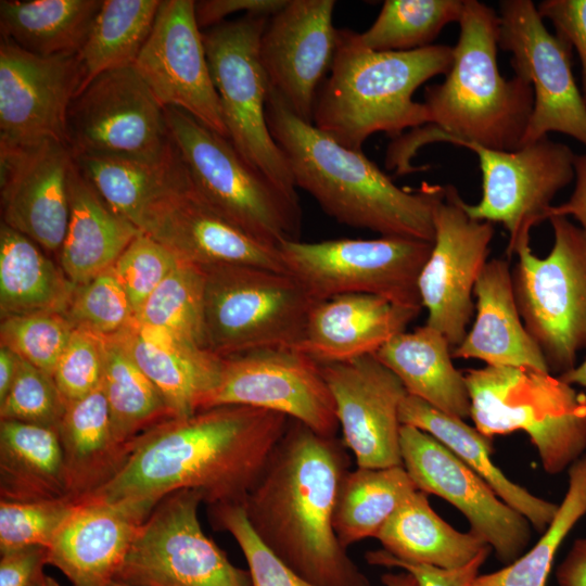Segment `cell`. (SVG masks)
<instances>
[{
    "label": "cell",
    "instance_id": "obj_1",
    "mask_svg": "<svg viewBox=\"0 0 586 586\" xmlns=\"http://www.w3.org/2000/svg\"><path fill=\"white\" fill-rule=\"evenodd\" d=\"M290 421L242 405L169 419L140 435L120 471L88 497L146 517L163 498L182 489L198 492L208 506L242 505Z\"/></svg>",
    "mask_w": 586,
    "mask_h": 586
},
{
    "label": "cell",
    "instance_id": "obj_2",
    "mask_svg": "<svg viewBox=\"0 0 586 586\" xmlns=\"http://www.w3.org/2000/svg\"><path fill=\"white\" fill-rule=\"evenodd\" d=\"M346 449L336 436L291 420L242 504L260 542L316 586H371L333 527Z\"/></svg>",
    "mask_w": 586,
    "mask_h": 586
},
{
    "label": "cell",
    "instance_id": "obj_3",
    "mask_svg": "<svg viewBox=\"0 0 586 586\" xmlns=\"http://www.w3.org/2000/svg\"><path fill=\"white\" fill-rule=\"evenodd\" d=\"M266 119L296 188L309 193L337 222L381 237L434 241V212L445 186L397 187L362 150L348 149L293 113L270 88Z\"/></svg>",
    "mask_w": 586,
    "mask_h": 586
},
{
    "label": "cell",
    "instance_id": "obj_4",
    "mask_svg": "<svg viewBox=\"0 0 586 586\" xmlns=\"http://www.w3.org/2000/svg\"><path fill=\"white\" fill-rule=\"evenodd\" d=\"M453 47V63L442 84L425 88L430 123L399 138L408 157L433 142L513 151L522 146L532 114L533 88L524 78L501 76L497 51L499 14L477 0H464Z\"/></svg>",
    "mask_w": 586,
    "mask_h": 586
},
{
    "label": "cell",
    "instance_id": "obj_5",
    "mask_svg": "<svg viewBox=\"0 0 586 586\" xmlns=\"http://www.w3.org/2000/svg\"><path fill=\"white\" fill-rule=\"evenodd\" d=\"M356 31L337 29V44L329 76L316 99L313 124L342 145L361 150L375 132L393 139L430 123L416 90L437 75H446L454 49L432 44L410 51H373L362 47Z\"/></svg>",
    "mask_w": 586,
    "mask_h": 586
},
{
    "label": "cell",
    "instance_id": "obj_6",
    "mask_svg": "<svg viewBox=\"0 0 586 586\" xmlns=\"http://www.w3.org/2000/svg\"><path fill=\"white\" fill-rule=\"evenodd\" d=\"M470 418L485 436L524 432L544 470L558 474L586 450V394L551 372L485 366L464 373Z\"/></svg>",
    "mask_w": 586,
    "mask_h": 586
},
{
    "label": "cell",
    "instance_id": "obj_7",
    "mask_svg": "<svg viewBox=\"0 0 586 586\" xmlns=\"http://www.w3.org/2000/svg\"><path fill=\"white\" fill-rule=\"evenodd\" d=\"M165 116L193 187L216 212L270 247L300 240L298 199L251 166L228 138L188 113L165 107Z\"/></svg>",
    "mask_w": 586,
    "mask_h": 586
},
{
    "label": "cell",
    "instance_id": "obj_8",
    "mask_svg": "<svg viewBox=\"0 0 586 586\" xmlns=\"http://www.w3.org/2000/svg\"><path fill=\"white\" fill-rule=\"evenodd\" d=\"M202 267V326L207 351L228 357L263 348L297 347L317 301L294 276L250 265Z\"/></svg>",
    "mask_w": 586,
    "mask_h": 586
},
{
    "label": "cell",
    "instance_id": "obj_9",
    "mask_svg": "<svg viewBox=\"0 0 586 586\" xmlns=\"http://www.w3.org/2000/svg\"><path fill=\"white\" fill-rule=\"evenodd\" d=\"M553 244L536 256L530 239L517 247L512 283L520 316L551 373L576 366L586 348V232L568 217L549 218Z\"/></svg>",
    "mask_w": 586,
    "mask_h": 586
},
{
    "label": "cell",
    "instance_id": "obj_10",
    "mask_svg": "<svg viewBox=\"0 0 586 586\" xmlns=\"http://www.w3.org/2000/svg\"><path fill=\"white\" fill-rule=\"evenodd\" d=\"M269 18L242 15L203 30V42L230 142L280 189L298 199L294 178L266 119L270 84L259 55Z\"/></svg>",
    "mask_w": 586,
    "mask_h": 586
},
{
    "label": "cell",
    "instance_id": "obj_11",
    "mask_svg": "<svg viewBox=\"0 0 586 586\" xmlns=\"http://www.w3.org/2000/svg\"><path fill=\"white\" fill-rule=\"evenodd\" d=\"M433 242L402 237L285 241L279 251L289 273L319 302L342 294H371L422 309L420 272Z\"/></svg>",
    "mask_w": 586,
    "mask_h": 586
},
{
    "label": "cell",
    "instance_id": "obj_12",
    "mask_svg": "<svg viewBox=\"0 0 586 586\" xmlns=\"http://www.w3.org/2000/svg\"><path fill=\"white\" fill-rule=\"evenodd\" d=\"M198 492L163 498L140 526L115 579L130 586H252L203 532Z\"/></svg>",
    "mask_w": 586,
    "mask_h": 586
},
{
    "label": "cell",
    "instance_id": "obj_13",
    "mask_svg": "<svg viewBox=\"0 0 586 586\" xmlns=\"http://www.w3.org/2000/svg\"><path fill=\"white\" fill-rule=\"evenodd\" d=\"M66 143L74 156L111 155L158 161L171 153L165 107L133 66L104 72L68 110Z\"/></svg>",
    "mask_w": 586,
    "mask_h": 586
},
{
    "label": "cell",
    "instance_id": "obj_14",
    "mask_svg": "<svg viewBox=\"0 0 586 586\" xmlns=\"http://www.w3.org/2000/svg\"><path fill=\"white\" fill-rule=\"evenodd\" d=\"M498 46L511 54L514 75L533 88L522 145L555 131L586 146V102L572 72V47L546 28L533 1H500Z\"/></svg>",
    "mask_w": 586,
    "mask_h": 586
},
{
    "label": "cell",
    "instance_id": "obj_15",
    "mask_svg": "<svg viewBox=\"0 0 586 586\" xmlns=\"http://www.w3.org/2000/svg\"><path fill=\"white\" fill-rule=\"evenodd\" d=\"M461 146L477 155L482 171V198L476 204L464 202V209L474 219L504 226L510 258L531 229L548 219L556 195L574 180L575 153L548 136L513 151Z\"/></svg>",
    "mask_w": 586,
    "mask_h": 586
},
{
    "label": "cell",
    "instance_id": "obj_16",
    "mask_svg": "<svg viewBox=\"0 0 586 586\" xmlns=\"http://www.w3.org/2000/svg\"><path fill=\"white\" fill-rule=\"evenodd\" d=\"M221 405L278 412L323 436L334 437L340 429L320 364L297 348H263L221 357L217 384L202 409Z\"/></svg>",
    "mask_w": 586,
    "mask_h": 586
},
{
    "label": "cell",
    "instance_id": "obj_17",
    "mask_svg": "<svg viewBox=\"0 0 586 586\" xmlns=\"http://www.w3.org/2000/svg\"><path fill=\"white\" fill-rule=\"evenodd\" d=\"M458 190L445 186V196L434 212L435 235L431 254L418 280L428 326L438 330L450 346L468 333L475 304L476 280L487 263L494 224L468 215Z\"/></svg>",
    "mask_w": 586,
    "mask_h": 586
},
{
    "label": "cell",
    "instance_id": "obj_18",
    "mask_svg": "<svg viewBox=\"0 0 586 586\" xmlns=\"http://www.w3.org/2000/svg\"><path fill=\"white\" fill-rule=\"evenodd\" d=\"M400 454L417 488L456 507L469 521L470 532L483 539L500 562L507 565L524 553L532 536L528 520L446 446L429 433L403 424Z\"/></svg>",
    "mask_w": 586,
    "mask_h": 586
},
{
    "label": "cell",
    "instance_id": "obj_19",
    "mask_svg": "<svg viewBox=\"0 0 586 586\" xmlns=\"http://www.w3.org/2000/svg\"><path fill=\"white\" fill-rule=\"evenodd\" d=\"M132 66L164 107L179 109L229 139L193 0H162Z\"/></svg>",
    "mask_w": 586,
    "mask_h": 586
},
{
    "label": "cell",
    "instance_id": "obj_20",
    "mask_svg": "<svg viewBox=\"0 0 586 586\" xmlns=\"http://www.w3.org/2000/svg\"><path fill=\"white\" fill-rule=\"evenodd\" d=\"M81 86L78 53L41 56L0 40V143H66L68 110Z\"/></svg>",
    "mask_w": 586,
    "mask_h": 586
},
{
    "label": "cell",
    "instance_id": "obj_21",
    "mask_svg": "<svg viewBox=\"0 0 586 586\" xmlns=\"http://www.w3.org/2000/svg\"><path fill=\"white\" fill-rule=\"evenodd\" d=\"M320 366L357 467L403 466L399 408L408 393L400 380L375 355Z\"/></svg>",
    "mask_w": 586,
    "mask_h": 586
},
{
    "label": "cell",
    "instance_id": "obj_22",
    "mask_svg": "<svg viewBox=\"0 0 586 586\" xmlns=\"http://www.w3.org/2000/svg\"><path fill=\"white\" fill-rule=\"evenodd\" d=\"M334 7V0H288L269 18L260 38L259 55L270 88L309 124L336 51Z\"/></svg>",
    "mask_w": 586,
    "mask_h": 586
},
{
    "label": "cell",
    "instance_id": "obj_23",
    "mask_svg": "<svg viewBox=\"0 0 586 586\" xmlns=\"http://www.w3.org/2000/svg\"><path fill=\"white\" fill-rule=\"evenodd\" d=\"M73 165L74 155L62 141L0 143L2 222L48 251H61L69 221Z\"/></svg>",
    "mask_w": 586,
    "mask_h": 586
},
{
    "label": "cell",
    "instance_id": "obj_24",
    "mask_svg": "<svg viewBox=\"0 0 586 586\" xmlns=\"http://www.w3.org/2000/svg\"><path fill=\"white\" fill-rule=\"evenodd\" d=\"M138 229L178 258L200 266L250 265L286 271L278 249L258 242L216 212L190 176L144 209Z\"/></svg>",
    "mask_w": 586,
    "mask_h": 586
},
{
    "label": "cell",
    "instance_id": "obj_25",
    "mask_svg": "<svg viewBox=\"0 0 586 586\" xmlns=\"http://www.w3.org/2000/svg\"><path fill=\"white\" fill-rule=\"evenodd\" d=\"M146 518L125 505L93 497L77 500L47 548V564L72 586H107Z\"/></svg>",
    "mask_w": 586,
    "mask_h": 586
},
{
    "label": "cell",
    "instance_id": "obj_26",
    "mask_svg": "<svg viewBox=\"0 0 586 586\" xmlns=\"http://www.w3.org/2000/svg\"><path fill=\"white\" fill-rule=\"evenodd\" d=\"M420 311L371 294L336 295L316 302L296 348L319 364L374 355Z\"/></svg>",
    "mask_w": 586,
    "mask_h": 586
},
{
    "label": "cell",
    "instance_id": "obj_27",
    "mask_svg": "<svg viewBox=\"0 0 586 586\" xmlns=\"http://www.w3.org/2000/svg\"><path fill=\"white\" fill-rule=\"evenodd\" d=\"M476 316L454 358L479 359L486 366L526 367L550 372L519 313L509 260H487L475 286Z\"/></svg>",
    "mask_w": 586,
    "mask_h": 586
},
{
    "label": "cell",
    "instance_id": "obj_28",
    "mask_svg": "<svg viewBox=\"0 0 586 586\" xmlns=\"http://www.w3.org/2000/svg\"><path fill=\"white\" fill-rule=\"evenodd\" d=\"M68 496L81 500L106 485L125 464L135 440L114 433L102 387L66 405L59 424Z\"/></svg>",
    "mask_w": 586,
    "mask_h": 586
},
{
    "label": "cell",
    "instance_id": "obj_29",
    "mask_svg": "<svg viewBox=\"0 0 586 586\" xmlns=\"http://www.w3.org/2000/svg\"><path fill=\"white\" fill-rule=\"evenodd\" d=\"M69 221L61 247L63 273L81 285L112 268L141 232L101 199L77 168L68 179Z\"/></svg>",
    "mask_w": 586,
    "mask_h": 586
},
{
    "label": "cell",
    "instance_id": "obj_30",
    "mask_svg": "<svg viewBox=\"0 0 586 586\" xmlns=\"http://www.w3.org/2000/svg\"><path fill=\"white\" fill-rule=\"evenodd\" d=\"M402 424L422 430L454 453L479 474L510 507L544 533L558 511V504L539 498L509 480L494 463L493 438L483 435L463 419L447 415L426 402L407 394L399 408Z\"/></svg>",
    "mask_w": 586,
    "mask_h": 586
},
{
    "label": "cell",
    "instance_id": "obj_31",
    "mask_svg": "<svg viewBox=\"0 0 586 586\" xmlns=\"http://www.w3.org/2000/svg\"><path fill=\"white\" fill-rule=\"evenodd\" d=\"M451 346L438 330L424 324L402 332L374 355L403 383L409 395L460 418L470 417L466 378L453 364Z\"/></svg>",
    "mask_w": 586,
    "mask_h": 586
},
{
    "label": "cell",
    "instance_id": "obj_32",
    "mask_svg": "<svg viewBox=\"0 0 586 586\" xmlns=\"http://www.w3.org/2000/svg\"><path fill=\"white\" fill-rule=\"evenodd\" d=\"M0 497L14 502L69 498L59 426L1 420Z\"/></svg>",
    "mask_w": 586,
    "mask_h": 586
},
{
    "label": "cell",
    "instance_id": "obj_33",
    "mask_svg": "<svg viewBox=\"0 0 586 586\" xmlns=\"http://www.w3.org/2000/svg\"><path fill=\"white\" fill-rule=\"evenodd\" d=\"M383 550L404 562L454 570L491 548L471 532L461 533L430 506L428 494L415 491L375 537Z\"/></svg>",
    "mask_w": 586,
    "mask_h": 586
},
{
    "label": "cell",
    "instance_id": "obj_34",
    "mask_svg": "<svg viewBox=\"0 0 586 586\" xmlns=\"http://www.w3.org/2000/svg\"><path fill=\"white\" fill-rule=\"evenodd\" d=\"M76 286L28 237L1 222L0 309L8 318L67 309Z\"/></svg>",
    "mask_w": 586,
    "mask_h": 586
},
{
    "label": "cell",
    "instance_id": "obj_35",
    "mask_svg": "<svg viewBox=\"0 0 586 586\" xmlns=\"http://www.w3.org/2000/svg\"><path fill=\"white\" fill-rule=\"evenodd\" d=\"M74 161L110 208L137 228L152 202L189 179L176 146L158 161L111 155H77Z\"/></svg>",
    "mask_w": 586,
    "mask_h": 586
},
{
    "label": "cell",
    "instance_id": "obj_36",
    "mask_svg": "<svg viewBox=\"0 0 586 586\" xmlns=\"http://www.w3.org/2000/svg\"><path fill=\"white\" fill-rule=\"evenodd\" d=\"M103 0H1L0 33L41 56L78 53Z\"/></svg>",
    "mask_w": 586,
    "mask_h": 586
},
{
    "label": "cell",
    "instance_id": "obj_37",
    "mask_svg": "<svg viewBox=\"0 0 586 586\" xmlns=\"http://www.w3.org/2000/svg\"><path fill=\"white\" fill-rule=\"evenodd\" d=\"M140 369L157 387L175 418L201 410L217 384L221 357L182 341L171 349L143 342L130 324L116 333Z\"/></svg>",
    "mask_w": 586,
    "mask_h": 586
},
{
    "label": "cell",
    "instance_id": "obj_38",
    "mask_svg": "<svg viewBox=\"0 0 586 586\" xmlns=\"http://www.w3.org/2000/svg\"><path fill=\"white\" fill-rule=\"evenodd\" d=\"M417 486L404 466L348 470L339 487L333 527L344 548L375 538Z\"/></svg>",
    "mask_w": 586,
    "mask_h": 586
},
{
    "label": "cell",
    "instance_id": "obj_39",
    "mask_svg": "<svg viewBox=\"0 0 586 586\" xmlns=\"http://www.w3.org/2000/svg\"><path fill=\"white\" fill-rule=\"evenodd\" d=\"M102 387L115 435L131 443L175 418L164 397L116 335L104 336Z\"/></svg>",
    "mask_w": 586,
    "mask_h": 586
},
{
    "label": "cell",
    "instance_id": "obj_40",
    "mask_svg": "<svg viewBox=\"0 0 586 586\" xmlns=\"http://www.w3.org/2000/svg\"><path fill=\"white\" fill-rule=\"evenodd\" d=\"M161 2L103 0L78 52L81 68L79 91L104 72L135 64L152 31Z\"/></svg>",
    "mask_w": 586,
    "mask_h": 586
},
{
    "label": "cell",
    "instance_id": "obj_41",
    "mask_svg": "<svg viewBox=\"0 0 586 586\" xmlns=\"http://www.w3.org/2000/svg\"><path fill=\"white\" fill-rule=\"evenodd\" d=\"M568 474L564 498L537 543L502 569L479 574L470 586H547L558 549L586 515V454L569 467Z\"/></svg>",
    "mask_w": 586,
    "mask_h": 586
},
{
    "label": "cell",
    "instance_id": "obj_42",
    "mask_svg": "<svg viewBox=\"0 0 586 586\" xmlns=\"http://www.w3.org/2000/svg\"><path fill=\"white\" fill-rule=\"evenodd\" d=\"M464 0H385L373 24L356 40L373 51H410L432 46L442 29L459 22Z\"/></svg>",
    "mask_w": 586,
    "mask_h": 586
},
{
    "label": "cell",
    "instance_id": "obj_43",
    "mask_svg": "<svg viewBox=\"0 0 586 586\" xmlns=\"http://www.w3.org/2000/svg\"><path fill=\"white\" fill-rule=\"evenodd\" d=\"M204 279L202 266L180 259L148 297L135 321L167 328L180 339L205 348L202 326Z\"/></svg>",
    "mask_w": 586,
    "mask_h": 586
},
{
    "label": "cell",
    "instance_id": "obj_44",
    "mask_svg": "<svg viewBox=\"0 0 586 586\" xmlns=\"http://www.w3.org/2000/svg\"><path fill=\"white\" fill-rule=\"evenodd\" d=\"M63 315L74 328L104 336L123 331L135 319L129 297L113 267L77 285Z\"/></svg>",
    "mask_w": 586,
    "mask_h": 586
},
{
    "label": "cell",
    "instance_id": "obj_45",
    "mask_svg": "<svg viewBox=\"0 0 586 586\" xmlns=\"http://www.w3.org/2000/svg\"><path fill=\"white\" fill-rule=\"evenodd\" d=\"M73 330L61 313L8 317L1 322V345L53 377Z\"/></svg>",
    "mask_w": 586,
    "mask_h": 586
},
{
    "label": "cell",
    "instance_id": "obj_46",
    "mask_svg": "<svg viewBox=\"0 0 586 586\" xmlns=\"http://www.w3.org/2000/svg\"><path fill=\"white\" fill-rule=\"evenodd\" d=\"M217 531L229 533L246 560L252 586H316L289 568L270 551L252 530L241 504L208 506Z\"/></svg>",
    "mask_w": 586,
    "mask_h": 586
},
{
    "label": "cell",
    "instance_id": "obj_47",
    "mask_svg": "<svg viewBox=\"0 0 586 586\" xmlns=\"http://www.w3.org/2000/svg\"><path fill=\"white\" fill-rule=\"evenodd\" d=\"M77 500L14 502L0 499V552L48 548Z\"/></svg>",
    "mask_w": 586,
    "mask_h": 586
},
{
    "label": "cell",
    "instance_id": "obj_48",
    "mask_svg": "<svg viewBox=\"0 0 586 586\" xmlns=\"http://www.w3.org/2000/svg\"><path fill=\"white\" fill-rule=\"evenodd\" d=\"M65 409L53 377L20 357L13 384L0 402L1 420L59 426Z\"/></svg>",
    "mask_w": 586,
    "mask_h": 586
},
{
    "label": "cell",
    "instance_id": "obj_49",
    "mask_svg": "<svg viewBox=\"0 0 586 586\" xmlns=\"http://www.w3.org/2000/svg\"><path fill=\"white\" fill-rule=\"evenodd\" d=\"M179 260L167 247L142 232L129 243L113 268L135 316Z\"/></svg>",
    "mask_w": 586,
    "mask_h": 586
},
{
    "label": "cell",
    "instance_id": "obj_50",
    "mask_svg": "<svg viewBox=\"0 0 586 586\" xmlns=\"http://www.w3.org/2000/svg\"><path fill=\"white\" fill-rule=\"evenodd\" d=\"M104 335L74 328L55 367L53 379L65 402H76L102 384Z\"/></svg>",
    "mask_w": 586,
    "mask_h": 586
},
{
    "label": "cell",
    "instance_id": "obj_51",
    "mask_svg": "<svg viewBox=\"0 0 586 586\" xmlns=\"http://www.w3.org/2000/svg\"><path fill=\"white\" fill-rule=\"evenodd\" d=\"M536 7L540 17L551 22L556 35L575 49L586 102V0H544Z\"/></svg>",
    "mask_w": 586,
    "mask_h": 586
},
{
    "label": "cell",
    "instance_id": "obj_52",
    "mask_svg": "<svg viewBox=\"0 0 586 586\" xmlns=\"http://www.w3.org/2000/svg\"><path fill=\"white\" fill-rule=\"evenodd\" d=\"M491 550L492 548H486L470 563L454 570L399 561L383 549L367 551L365 558L371 565L408 571L416 577L419 586H470L480 574V569Z\"/></svg>",
    "mask_w": 586,
    "mask_h": 586
},
{
    "label": "cell",
    "instance_id": "obj_53",
    "mask_svg": "<svg viewBox=\"0 0 586 586\" xmlns=\"http://www.w3.org/2000/svg\"><path fill=\"white\" fill-rule=\"evenodd\" d=\"M286 3L288 0H200L194 1V15L203 31L221 24L229 15L238 12L270 18Z\"/></svg>",
    "mask_w": 586,
    "mask_h": 586
},
{
    "label": "cell",
    "instance_id": "obj_54",
    "mask_svg": "<svg viewBox=\"0 0 586 586\" xmlns=\"http://www.w3.org/2000/svg\"><path fill=\"white\" fill-rule=\"evenodd\" d=\"M46 564L47 548L43 547L1 552L0 586H30Z\"/></svg>",
    "mask_w": 586,
    "mask_h": 586
},
{
    "label": "cell",
    "instance_id": "obj_55",
    "mask_svg": "<svg viewBox=\"0 0 586 586\" xmlns=\"http://www.w3.org/2000/svg\"><path fill=\"white\" fill-rule=\"evenodd\" d=\"M574 170L575 186L570 199L560 205H552L548 219L552 216H572L586 232V153L575 154Z\"/></svg>",
    "mask_w": 586,
    "mask_h": 586
},
{
    "label": "cell",
    "instance_id": "obj_56",
    "mask_svg": "<svg viewBox=\"0 0 586 586\" xmlns=\"http://www.w3.org/2000/svg\"><path fill=\"white\" fill-rule=\"evenodd\" d=\"M559 586H586V537L577 538L557 566Z\"/></svg>",
    "mask_w": 586,
    "mask_h": 586
},
{
    "label": "cell",
    "instance_id": "obj_57",
    "mask_svg": "<svg viewBox=\"0 0 586 586\" xmlns=\"http://www.w3.org/2000/svg\"><path fill=\"white\" fill-rule=\"evenodd\" d=\"M20 356L10 348H0V402L4 399L15 379Z\"/></svg>",
    "mask_w": 586,
    "mask_h": 586
},
{
    "label": "cell",
    "instance_id": "obj_58",
    "mask_svg": "<svg viewBox=\"0 0 586 586\" xmlns=\"http://www.w3.org/2000/svg\"><path fill=\"white\" fill-rule=\"evenodd\" d=\"M381 582L384 586H419L416 577L405 570L384 573Z\"/></svg>",
    "mask_w": 586,
    "mask_h": 586
},
{
    "label": "cell",
    "instance_id": "obj_59",
    "mask_svg": "<svg viewBox=\"0 0 586 586\" xmlns=\"http://www.w3.org/2000/svg\"><path fill=\"white\" fill-rule=\"evenodd\" d=\"M558 377L571 385L586 388V358L578 366Z\"/></svg>",
    "mask_w": 586,
    "mask_h": 586
},
{
    "label": "cell",
    "instance_id": "obj_60",
    "mask_svg": "<svg viewBox=\"0 0 586 586\" xmlns=\"http://www.w3.org/2000/svg\"><path fill=\"white\" fill-rule=\"evenodd\" d=\"M30 586H59L58 582L42 572Z\"/></svg>",
    "mask_w": 586,
    "mask_h": 586
},
{
    "label": "cell",
    "instance_id": "obj_61",
    "mask_svg": "<svg viewBox=\"0 0 586 586\" xmlns=\"http://www.w3.org/2000/svg\"><path fill=\"white\" fill-rule=\"evenodd\" d=\"M107 586H130V585H127L123 582H119V581H116L114 579L113 582H111Z\"/></svg>",
    "mask_w": 586,
    "mask_h": 586
}]
</instances>
